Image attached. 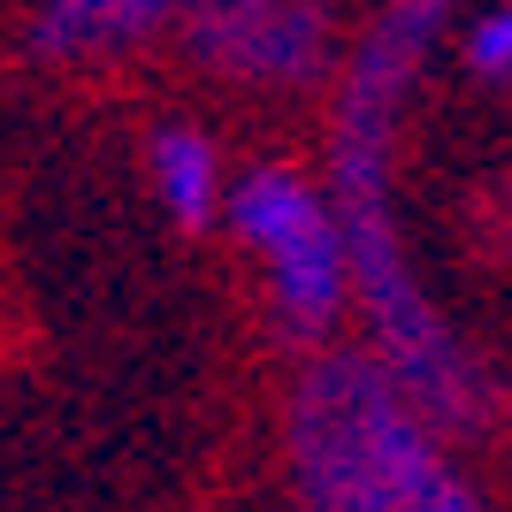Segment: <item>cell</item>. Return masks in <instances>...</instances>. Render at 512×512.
<instances>
[{"label":"cell","instance_id":"cell-1","mask_svg":"<svg viewBox=\"0 0 512 512\" xmlns=\"http://www.w3.org/2000/svg\"><path fill=\"white\" fill-rule=\"evenodd\" d=\"M444 8L451 0H390L375 16V31L360 39V54H352V77L337 92V222H344V245H352L360 306L375 321V344H383L375 360L406 383V398L428 413V428L474 436L490 421V383L459 352V337L436 321V306L421 299V283L398 253V230H390V192H383L390 123H398L428 46L444 31Z\"/></svg>","mask_w":512,"mask_h":512},{"label":"cell","instance_id":"cell-2","mask_svg":"<svg viewBox=\"0 0 512 512\" xmlns=\"http://www.w3.org/2000/svg\"><path fill=\"white\" fill-rule=\"evenodd\" d=\"M291 474L299 512H428L451 467L383 360L329 352L291 398Z\"/></svg>","mask_w":512,"mask_h":512},{"label":"cell","instance_id":"cell-3","mask_svg":"<svg viewBox=\"0 0 512 512\" xmlns=\"http://www.w3.org/2000/svg\"><path fill=\"white\" fill-rule=\"evenodd\" d=\"M230 222L276 283V314L299 337L329 329L344 306V276H352V245H344L337 207H321L291 169H253L230 192Z\"/></svg>","mask_w":512,"mask_h":512},{"label":"cell","instance_id":"cell-4","mask_svg":"<svg viewBox=\"0 0 512 512\" xmlns=\"http://www.w3.org/2000/svg\"><path fill=\"white\" fill-rule=\"evenodd\" d=\"M192 46L230 77H306L321 54V8L314 0H283V8H237V16H192Z\"/></svg>","mask_w":512,"mask_h":512},{"label":"cell","instance_id":"cell-5","mask_svg":"<svg viewBox=\"0 0 512 512\" xmlns=\"http://www.w3.org/2000/svg\"><path fill=\"white\" fill-rule=\"evenodd\" d=\"M184 0H46L31 39L54 62H85V54H115V46L153 39Z\"/></svg>","mask_w":512,"mask_h":512},{"label":"cell","instance_id":"cell-6","mask_svg":"<svg viewBox=\"0 0 512 512\" xmlns=\"http://www.w3.org/2000/svg\"><path fill=\"white\" fill-rule=\"evenodd\" d=\"M153 192H161V207H169L176 222H192V230L214 214V146L199 130H184V123L153 130Z\"/></svg>","mask_w":512,"mask_h":512},{"label":"cell","instance_id":"cell-7","mask_svg":"<svg viewBox=\"0 0 512 512\" xmlns=\"http://www.w3.org/2000/svg\"><path fill=\"white\" fill-rule=\"evenodd\" d=\"M467 69L482 85H512V8H490L467 31Z\"/></svg>","mask_w":512,"mask_h":512},{"label":"cell","instance_id":"cell-8","mask_svg":"<svg viewBox=\"0 0 512 512\" xmlns=\"http://www.w3.org/2000/svg\"><path fill=\"white\" fill-rule=\"evenodd\" d=\"M237 8H283V0H192V16H237Z\"/></svg>","mask_w":512,"mask_h":512}]
</instances>
